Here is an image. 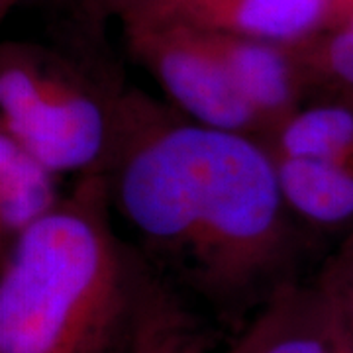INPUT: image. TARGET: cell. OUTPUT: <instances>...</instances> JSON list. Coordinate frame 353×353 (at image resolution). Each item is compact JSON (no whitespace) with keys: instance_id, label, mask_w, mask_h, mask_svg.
I'll use <instances>...</instances> for the list:
<instances>
[{"instance_id":"cell-1","label":"cell","mask_w":353,"mask_h":353,"mask_svg":"<svg viewBox=\"0 0 353 353\" xmlns=\"http://www.w3.org/2000/svg\"><path fill=\"white\" fill-rule=\"evenodd\" d=\"M102 175L114 214L210 303H265L294 281V218L261 138L199 124L141 92L118 94Z\"/></svg>"},{"instance_id":"cell-3","label":"cell","mask_w":353,"mask_h":353,"mask_svg":"<svg viewBox=\"0 0 353 353\" xmlns=\"http://www.w3.org/2000/svg\"><path fill=\"white\" fill-rule=\"evenodd\" d=\"M118 97L63 69L8 53L0 67V134L55 175L102 173L112 150Z\"/></svg>"},{"instance_id":"cell-17","label":"cell","mask_w":353,"mask_h":353,"mask_svg":"<svg viewBox=\"0 0 353 353\" xmlns=\"http://www.w3.org/2000/svg\"><path fill=\"white\" fill-rule=\"evenodd\" d=\"M352 241H353V240H352Z\"/></svg>"},{"instance_id":"cell-8","label":"cell","mask_w":353,"mask_h":353,"mask_svg":"<svg viewBox=\"0 0 353 353\" xmlns=\"http://www.w3.org/2000/svg\"><path fill=\"white\" fill-rule=\"evenodd\" d=\"M271 155L292 218L324 230L353 226L352 171L310 157Z\"/></svg>"},{"instance_id":"cell-15","label":"cell","mask_w":353,"mask_h":353,"mask_svg":"<svg viewBox=\"0 0 353 353\" xmlns=\"http://www.w3.org/2000/svg\"><path fill=\"white\" fill-rule=\"evenodd\" d=\"M347 2H350V0H347ZM350 4H352V2H350ZM352 6H353V4H352Z\"/></svg>"},{"instance_id":"cell-9","label":"cell","mask_w":353,"mask_h":353,"mask_svg":"<svg viewBox=\"0 0 353 353\" xmlns=\"http://www.w3.org/2000/svg\"><path fill=\"white\" fill-rule=\"evenodd\" d=\"M57 176L36 155L0 134V252L51 214L65 196Z\"/></svg>"},{"instance_id":"cell-13","label":"cell","mask_w":353,"mask_h":353,"mask_svg":"<svg viewBox=\"0 0 353 353\" xmlns=\"http://www.w3.org/2000/svg\"><path fill=\"white\" fill-rule=\"evenodd\" d=\"M126 353H163L159 316H157V306H155V277L153 275H150L145 290H143Z\"/></svg>"},{"instance_id":"cell-5","label":"cell","mask_w":353,"mask_h":353,"mask_svg":"<svg viewBox=\"0 0 353 353\" xmlns=\"http://www.w3.org/2000/svg\"><path fill=\"white\" fill-rule=\"evenodd\" d=\"M353 8L347 0H134L132 22H167L202 32L294 46Z\"/></svg>"},{"instance_id":"cell-2","label":"cell","mask_w":353,"mask_h":353,"mask_svg":"<svg viewBox=\"0 0 353 353\" xmlns=\"http://www.w3.org/2000/svg\"><path fill=\"white\" fill-rule=\"evenodd\" d=\"M106 179L0 252V353H126L150 269L114 228Z\"/></svg>"},{"instance_id":"cell-11","label":"cell","mask_w":353,"mask_h":353,"mask_svg":"<svg viewBox=\"0 0 353 353\" xmlns=\"http://www.w3.org/2000/svg\"><path fill=\"white\" fill-rule=\"evenodd\" d=\"M290 48L310 97L353 104V8L316 36Z\"/></svg>"},{"instance_id":"cell-7","label":"cell","mask_w":353,"mask_h":353,"mask_svg":"<svg viewBox=\"0 0 353 353\" xmlns=\"http://www.w3.org/2000/svg\"><path fill=\"white\" fill-rule=\"evenodd\" d=\"M210 34L241 99L263 128V138L308 102L310 90L290 46Z\"/></svg>"},{"instance_id":"cell-12","label":"cell","mask_w":353,"mask_h":353,"mask_svg":"<svg viewBox=\"0 0 353 353\" xmlns=\"http://www.w3.org/2000/svg\"><path fill=\"white\" fill-rule=\"evenodd\" d=\"M155 306L161 330V350L163 353H212L206 336L196 326L194 318L181 304L161 279L155 277Z\"/></svg>"},{"instance_id":"cell-6","label":"cell","mask_w":353,"mask_h":353,"mask_svg":"<svg viewBox=\"0 0 353 353\" xmlns=\"http://www.w3.org/2000/svg\"><path fill=\"white\" fill-rule=\"evenodd\" d=\"M226 353H353V338L320 281H290L261 303Z\"/></svg>"},{"instance_id":"cell-14","label":"cell","mask_w":353,"mask_h":353,"mask_svg":"<svg viewBox=\"0 0 353 353\" xmlns=\"http://www.w3.org/2000/svg\"><path fill=\"white\" fill-rule=\"evenodd\" d=\"M320 283L336 301L353 338V241L322 273Z\"/></svg>"},{"instance_id":"cell-4","label":"cell","mask_w":353,"mask_h":353,"mask_svg":"<svg viewBox=\"0 0 353 353\" xmlns=\"http://www.w3.org/2000/svg\"><path fill=\"white\" fill-rule=\"evenodd\" d=\"M134 46L176 112L204 126L263 138L210 32L167 22H132Z\"/></svg>"},{"instance_id":"cell-10","label":"cell","mask_w":353,"mask_h":353,"mask_svg":"<svg viewBox=\"0 0 353 353\" xmlns=\"http://www.w3.org/2000/svg\"><path fill=\"white\" fill-rule=\"evenodd\" d=\"M269 152L310 157L353 173V104L314 99L263 138Z\"/></svg>"},{"instance_id":"cell-16","label":"cell","mask_w":353,"mask_h":353,"mask_svg":"<svg viewBox=\"0 0 353 353\" xmlns=\"http://www.w3.org/2000/svg\"><path fill=\"white\" fill-rule=\"evenodd\" d=\"M350 2H352V4H353V0H350Z\"/></svg>"}]
</instances>
